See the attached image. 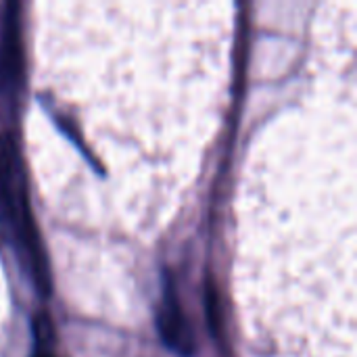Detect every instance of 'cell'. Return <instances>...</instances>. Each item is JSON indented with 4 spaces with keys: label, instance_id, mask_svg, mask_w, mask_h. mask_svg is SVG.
Instances as JSON below:
<instances>
[{
    "label": "cell",
    "instance_id": "cell-3",
    "mask_svg": "<svg viewBox=\"0 0 357 357\" xmlns=\"http://www.w3.org/2000/svg\"><path fill=\"white\" fill-rule=\"evenodd\" d=\"M19 4L8 2L0 17V84L6 90H17L23 75Z\"/></svg>",
    "mask_w": 357,
    "mask_h": 357
},
{
    "label": "cell",
    "instance_id": "cell-2",
    "mask_svg": "<svg viewBox=\"0 0 357 357\" xmlns=\"http://www.w3.org/2000/svg\"><path fill=\"white\" fill-rule=\"evenodd\" d=\"M157 326H159L163 343L172 351H176L182 357L195 356V335H192L190 324L180 307L176 284L169 278V274L165 276V284H163V305L159 310Z\"/></svg>",
    "mask_w": 357,
    "mask_h": 357
},
{
    "label": "cell",
    "instance_id": "cell-1",
    "mask_svg": "<svg viewBox=\"0 0 357 357\" xmlns=\"http://www.w3.org/2000/svg\"><path fill=\"white\" fill-rule=\"evenodd\" d=\"M0 218L13 232V241L29 266L31 278L42 295L50 293L48 261L31 218L21 159L10 136H0Z\"/></svg>",
    "mask_w": 357,
    "mask_h": 357
},
{
    "label": "cell",
    "instance_id": "cell-4",
    "mask_svg": "<svg viewBox=\"0 0 357 357\" xmlns=\"http://www.w3.org/2000/svg\"><path fill=\"white\" fill-rule=\"evenodd\" d=\"M33 335H36V349L33 357H52V326L46 314H38L33 318Z\"/></svg>",
    "mask_w": 357,
    "mask_h": 357
},
{
    "label": "cell",
    "instance_id": "cell-5",
    "mask_svg": "<svg viewBox=\"0 0 357 357\" xmlns=\"http://www.w3.org/2000/svg\"><path fill=\"white\" fill-rule=\"evenodd\" d=\"M205 314H207V326L213 337H220V297L211 280L205 282Z\"/></svg>",
    "mask_w": 357,
    "mask_h": 357
}]
</instances>
